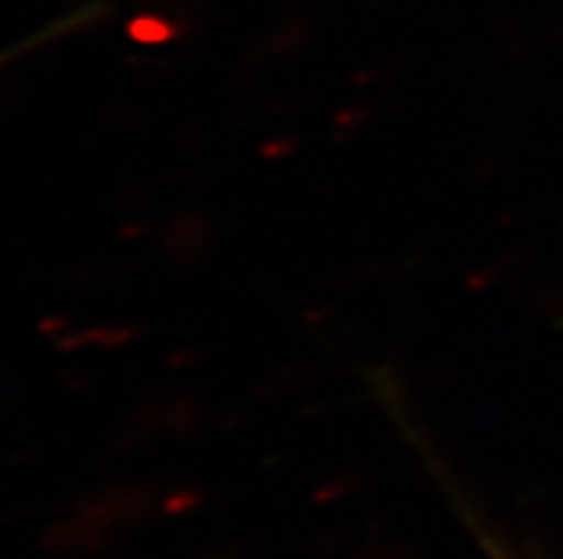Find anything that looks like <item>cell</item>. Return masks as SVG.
<instances>
[{
	"label": "cell",
	"mask_w": 563,
	"mask_h": 559,
	"mask_svg": "<svg viewBox=\"0 0 563 559\" xmlns=\"http://www.w3.org/2000/svg\"><path fill=\"white\" fill-rule=\"evenodd\" d=\"M481 539H484V546L489 548V554H493V559H512V557H509V554L500 551V548L495 546V543H489V537H481Z\"/></svg>",
	"instance_id": "1"
}]
</instances>
